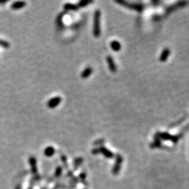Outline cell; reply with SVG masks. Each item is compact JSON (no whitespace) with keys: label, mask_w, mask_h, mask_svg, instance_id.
<instances>
[{"label":"cell","mask_w":189,"mask_h":189,"mask_svg":"<svg viewBox=\"0 0 189 189\" xmlns=\"http://www.w3.org/2000/svg\"><path fill=\"white\" fill-rule=\"evenodd\" d=\"M100 17L101 13L99 10H97L94 14V25H93V34L95 37L100 36Z\"/></svg>","instance_id":"6da1fadb"},{"label":"cell","mask_w":189,"mask_h":189,"mask_svg":"<svg viewBox=\"0 0 189 189\" xmlns=\"http://www.w3.org/2000/svg\"><path fill=\"white\" fill-rule=\"evenodd\" d=\"M156 138L158 139H162L163 140H168V141H172V142L177 143L178 141V137L177 136L171 135L168 132H160V133L157 134V135L156 136Z\"/></svg>","instance_id":"7a4b0ae2"},{"label":"cell","mask_w":189,"mask_h":189,"mask_svg":"<svg viewBox=\"0 0 189 189\" xmlns=\"http://www.w3.org/2000/svg\"><path fill=\"white\" fill-rule=\"evenodd\" d=\"M116 2L120 4H122L125 6L128 7L130 9H132L137 11L139 12H141L144 9L142 4H129L125 1H116Z\"/></svg>","instance_id":"3957f363"},{"label":"cell","mask_w":189,"mask_h":189,"mask_svg":"<svg viewBox=\"0 0 189 189\" xmlns=\"http://www.w3.org/2000/svg\"><path fill=\"white\" fill-rule=\"evenodd\" d=\"M62 101V98L60 97H53L50 99L47 103V106L50 109H54L58 106V104H60Z\"/></svg>","instance_id":"277c9868"},{"label":"cell","mask_w":189,"mask_h":189,"mask_svg":"<svg viewBox=\"0 0 189 189\" xmlns=\"http://www.w3.org/2000/svg\"><path fill=\"white\" fill-rule=\"evenodd\" d=\"M92 153H102V154H104V155L106 156L107 158H113L114 156V154L112 153V152L110 151H109L107 149V148H105L104 146H102L100 148H99V149H95L92 151Z\"/></svg>","instance_id":"5b68a950"},{"label":"cell","mask_w":189,"mask_h":189,"mask_svg":"<svg viewBox=\"0 0 189 189\" xmlns=\"http://www.w3.org/2000/svg\"><path fill=\"white\" fill-rule=\"evenodd\" d=\"M122 161H123V158L121 157V156L118 155L117 157H116L115 165H114V168H113V173L114 174H117L119 173L120 169H121V164H122Z\"/></svg>","instance_id":"8992f818"},{"label":"cell","mask_w":189,"mask_h":189,"mask_svg":"<svg viewBox=\"0 0 189 189\" xmlns=\"http://www.w3.org/2000/svg\"><path fill=\"white\" fill-rule=\"evenodd\" d=\"M107 64H108L109 70L112 71V72H116V65L115 64V63H114L113 58L111 57V56H108V57L107 58Z\"/></svg>","instance_id":"52a82bcc"},{"label":"cell","mask_w":189,"mask_h":189,"mask_svg":"<svg viewBox=\"0 0 189 189\" xmlns=\"http://www.w3.org/2000/svg\"><path fill=\"white\" fill-rule=\"evenodd\" d=\"M170 50L168 48H165L163 49V52H162L161 55V57H160V60L161 62L166 61L167 60H168L169 55H170Z\"/></svg>","instance_id":"ba28073f"},{"label":"cell","mask_w":189,"mask_h":189,"mask_svg":"<svg viewBox=\"0 0 189 189\" xmlns=\"http://www.w3.org/2000/svg\"><path fill=\"white\" fill-rule=\"evenodd\" d=\"M26 2L25 1H16V2L13 3L11 5V9H15V10H18V9H21L23 8L26 6Z\"/></svg>","instance_id":"9c48e42d"},{"label":"cell","mask_w":189,"mask_h":189,"mask_svg":"<svg viewBox=\"0 0 189 189\" xmlns=\"http://www.w3.org/2000/svg\"><path fill=\"white\" fill-rule=\"evenodd\" d=\"M92 72V69L90 67H88L83 71L82 74H81V76L83 79H86V78L89 77V76L91 75Z\"/></svg>","instance_id":"30bf717a"},{"label":"cell","mask_w":189,"mask_h":189,"mask_svg":"<svg viewBox=\"0 0 189 189\" xmlns=\"http://www.w3.org/2000/svg\"><path fill=\"white\" fill-rule=\"evenodd\" d=\"M111 48L113 49L114 51H119L121 48V45L119 41H113L111 43Z\"/></svg>","instance_id":"8fae6325"},{"label":"cell","mask_w":189,"mask_h":189,"mask_svg":"<svg viewBox=\"0 0 189 189\" xmlns=\"http://www.w3.org/2000/svg\"><path fill=\"white\" fill-rule=\"evenodd\" d=\"M64 9L67 11H77L79 9V7L77 5L72 4H66L64 5Z\"/></svg>","instance_id":"7c38bea8"},{"label":"cell","mask_w":189,"mask_h":189,"mask_svg":"<svg viewBox=\"0 0 189 189\" xmlns=\"http://www.w3.org/2000/svg\"><path fill=\"white\" fill-rule=\"evenodd\" d=\"M54 153H55V149H54L52 146L47 147L46 149H45V151H44L45 155H46V156H48V157H50V156L53 155Z\"/></svg>","instance_id":"4fadbf2b"},{"label":"cell","mask_w":189,"mask_h":189,"mask_svg":"<svg viewBox=\"0 0 189 189\" xmlns=\"http://www.w3.org/2000/svg\"><path fill=\"white\" fill-rule=\"evenodd\" d=\"M92 1H88V0H83V1H79V4L77 5L78 7H85L88 6L89 4H91Z\"/></svg>","instance_id":"5bb4252c"},{"label":"cell","mask_w":189,"mask_h":189,"mask_svg":"<svg viewBox=\"0 0 189 189\" xmlns=\"http://www.w3.org/2000/svg\"><path fill=\"white\" fill-rule=\"evenodd\" d=\"M0 46L4 47V48H9V43L5 41H2L0 39Z\"/></svg>","instance_id":"9a60e30c"}]
</instances>
